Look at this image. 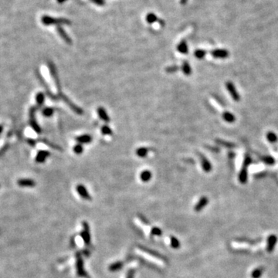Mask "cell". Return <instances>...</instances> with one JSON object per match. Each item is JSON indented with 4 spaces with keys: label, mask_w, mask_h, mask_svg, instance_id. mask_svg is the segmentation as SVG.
<instances>
[{
    "label": "cell",
    "mask_w": 278,
    "mask_h": 278,
    "mask_svg": "<svg viewBox=\"0 0 278 278\" xmlns=\"http://www.w3.org/2000/svg\"><path fill=\"white\" fill-rule=\"evenodd\" d=\"M41 22L45 26L56 25L61 26V25H70L71 22L65 18H54L50 16H43L41 18Z\"/></svg>",
    "instance_id": "6da1fadb"
},
{
    "label": "cell",
    "mask_w": 278,
    "mask_h": 278,
    "mask_svg": "<svg viewBox=\"0 0 278 278\" xmlns=\"http://www.w3.org/2000/svg\"><path fill=\"white\" fill-rule=\"evenodd\" d=\"M47 66L48 68H49V71H50V75H51V77H52L53 80L54 81V83H55V85H56V89L58 91V94H60V93H62V91H61V84H60V79H59V76L58 73H57V70H56V67L55 66L53 63L52 61H50V60H48L47 61Z\"/></svg>",
    "instance_id": "7a4b0ae2"
},
{
    "label": "cell",
    "mask_w": 278,
    "mask_h": 278,
    "mask_svg": "<svg viewBox=\"0 0 278 278\" xmlns=\"http://www.w3.org/2000/svg\"><path fill=\"white\" fill-rule=\"evenodd\" d=\"M37 110V107L36 106H32L29 108V125L31 126L33 130L37 134H40L42 132L41 128L39 125H38L37 120L36 119V112Z\"/></svg>",
    "instance_id": "3957f363"
},
{
    "label": "cell",
    "mask_w": 278,
    "mask_h": 278,
    "mask_svg": "<svg viewBox=\"0 0 278 278\" xmlns=\"http://www.w3.org/2000/svg\"><path fill=\"white\" fill-rule=\"evenodd\" d=\"M252 162L251 158L249 155L246 156L244 162H243V168L241 169L240 174H239V181L243 184H245L247 182V179H248V173H247V168L248 166Z\"/></svg>",
    "instance_id": "277c9868"
},
{
    "label": "cell",
    "mask_w": 278,
    "mask_h": 278,
    "mask_svg": "<svg viewBox=\"0 0 278 278\" xmlns=\"http://www.w3.org/2000/svg\"><path fill=\"white\" fill-rule=\"evenodd\" d=\"M58 96H59V98L62 100L63 102H65V103L68 105L69 108H71V110H73V112L76 113L77 114H79V115H82V114H83V109L80 108V107L77 106L74 103H73V102L71 101L68 97H66V96L65 95L64 93H60V94H58Z\"/></svg>",
    "instance_id": "5b68a950"
},
{
    "label": "cell",
    "mask_w": 278,
    "mask_h": 278,
    "mask_svg": "<svg viewBox=\"0 0 278 278\" xmlns=\"http://www.w3.org/2000/svg\"><path fill=\"white\" fill-rule=\"evenodd\" d=\"M36 77H37V78L39 79V81H40V83H41L42 85H43V87H44V89H45V91H46V93L48 95V97H49V98H50L51 100H53V101H57L60 99V98H59V96L55 95V94H53V93L51 92L50 87H48L47 83H46V82L45 81L44 78L43 77V76H42L41 73H40V71H38V70L36 71Z\"/></svg>",
    "instance_id": "8992f818"
},
{
    "label": "cell",
    "mask_w": 278,
    "mask_h": 278,
    "mask_svg": "<svg viewBox=\"0 0 278 278\" xmlns=\"http://www.w3.org/2000/svg\"><path fill=\"white\" fill-rule=\"evenodd\" d=\"M226 90L228 91V92L230 93V96L232 97V100L235 101H239L240 100V96L238 93V91H237V88L234 86V84L230 82V81H228V82H226Z\"/></svg>",
    "instance_id": "52a82bcc"
},
{
    "label": "cell",
    "mask_w": 278,
    "mask_h": 278,
    "mask_svg": "<svg viewBox=\"0 0 278 278\" xmlns=\"http://www.w3.org/2000/svg\"><path fill=\"white\" fill-rule=\"evenodd\" d=\"M83 230L81 232V235L86 245H89L90 243H91V233H90L89 226L87 224V222H83Z\"/></svg>",
    "instance_id": "ba28073f"
},
{
    "label": "cell",
    "mask_w": 278,
    "mask_h": 278,
    "mask_svg": "<svg viewBox=\"0 0 278 278\" xmlns=\"http://www.w3.org/2000/svg\"><path fill=\"white\" fill-rule=\"evenodd\" d=\"M76 268H77V274L79 277H87V273L84 270L83 267V259L81 256H78L77 258V263H76Z\"/></svg>",
    "instance_id": "9c48e42d"
},
{
    "label": "cell",
    "mask_w": 278,
    "mask_h": 278,
    "mask_svg": "<svg viewBox=\"0 0 278 278\" xmlns=\"http://www.w3.org/2000/svg\"><path fill=\"white\" fill-rule=\"evenodd\" d=\"M211 54L214 58L226 59L229 56L230 53H229L228 50H225V49H216V50H212Z\"/></svg>",
    "instance_id": "30bf717a"
},
{
    "label": "cell",
    "mask_w": 278,
    "mask_h": 278,
    "mask_svg": "<svg viewBox=\"0 0 278 278\" xmlns=\"http://www.w3.org/2000/svg\"><path fill=\"white\" fill-rule=\"evenodd\" d=\"M76 189H77L78 194H79V195H81V197L83 198V199H85V200H89V201L92 199L91 196V195H90L88 191H87V189H86V187L83 185H82V184L77 185Z\"/></svg>",
    "instance_id": "8fae6325"
},
{
    "label": "cell",
    "mask_w": 278,
    "mask_h": 278,
    "mask_svg": "<svg viewBox=\"0 0 278 278\" xmlns=\"http://www.w3.org/2000/svg\"><path fill=\"white\" fill-rule=\"evenodd\" d=\"M50 153L46 150H41L37 152V155L36 156L35 161L37 163H43L46 160L48 157H50Z\"/></svg>",
    "instance_id": "7c38bea8"
},
{
    "label": "cell",
    "mask_w": 278,
    "mask_h": 278,
    "mask_svg": "<svg viewBox=\"0 0 278 278\" xmlns=\"http://www.w3.org/2000/svg\"><path fill=\"white\" fill-rule=\"evenodd\" d=\"M138 248L141 249V250H142L143 252L147 253V254H149L150 256H152V257H154L162 259V260H163V261H165V262H167V260H166V259L165 258V257H163V256L161 255L160 253H157V252L154 251V250H152V249H148V248H146V247H141V246H139Z\"/></svg>",
    "instance_id": "4fadbf2b"
},
{
    "label": "cell",
    "mask_w": 278,
    "mask_h": 278,
    "mask_svg": "<svg viewBox=\"0 0 278 278\" xmlns=\"http://www.w3.org/2000/svg\"><path fill=\"white\" fill-rule=\"evenodd\" d=\"M17 184L20 187L33 188L36 186V182L31 179H19L17 181Z\"/></svg>",
    "instance_id": "5bb4252c"
},
{
    "label": "cell",
    "mask_w": 278,
    "mask_h": 278,
    "mask_svg": "<svg viewBox=\"0 0 278 278\" xmlns=\"http://www.w3.org/2000/svg\"><path fill=\"white\" fill-rule=\"evenodd\" d=\"M56 31L58 33L59 36H60V37L62 38L63 40H64V42L66 43L69 44V45H71L72 44V40H71V38L69 36V35L67 33H66L63 28L62 26H57L56 27Z\"/></svg>",
    "instance_id": "9a60e30c"
},
{
    "label": "cell",
    "mask_w": 278,
    "mask_h": 278,
    "mask_svg": "<svg viewBox=\"0 0 278 278\" xmlns=\"http://www.w3.org/2000/svg\"><path fill=\"white\" fill-rule=\"evenodd\" d=\"M199 158H200V161H201L202 169L205 172H210V171L212 170V164L210 163V161L205 158V156H203L201 154H199Z\"/></svg>",
    "instance_id": "2e32d148"
},
{
    "label": "cell",
    "mask_w": 278,
    "mask_h": 278,
    "mask_svg": "<svg viewBox=\"0 0 278 278\" xmlns=\"http://www.w3.org/2000/svg\"><path fill=\"white\" fill-rule=\"evenodd\" d=\"M277 242V237L275 235H270L267 239V250L270 253L274 249V247L276 246Z\"/></svg>",
    "instance_id": "e0dca14e"
},
{
    "label": "cell",
    "mask_w": 278,
    "mask_h": 278,
    "mask_svg": "<svg viewBox=\"0 0 278 278\" xmlns=\"http://www.w3.org/2000/svg\"><path fill=\"white\" fill-rule=\"evenodd\" d=\"M208 202H209V199L206 196H202L201 199H199V201L198 202L197 204L195 206V212H201L202 210H203L204 208L207 205Z\"/></svg>",
    "instance_id": "ac0fdd59"
},
{
    "label": "cell",
    "mask_w": 278,
    "mask_h": 278,
    "mask_svg": "<svg viewBox=\"0 0 278 278\" xmlns=\"http://www.w3.org/2000/svg\"><path fill=\"white\" fill-rule=\"evenodd\" d=\"M97 111H98V116L100 117V118L103 120L104 122L108 123L110 122V118H109V115L107 113L106 110L104 109V108H102V107H99V108L97 109Z\"/></svg>",
    "instance_id": "d6986e66"
},
{
    "label": "cell",
    "mask_w": 278,
    "mask_h": 278,
    "mask_svg": "<svg viewBox=\"0 0 278 278\" xmlns=\"http://www.w3.org/2000/svg\"><path fill=\"white\" fill-rule=\"evenodd\" d=\"M76 141L79 144H89L91 142L92 137L90 135H82L76 138Z\"/></svg>",
    "instance_id": "ffe728a7"
},
{
    "label": "cell",
    "mask_w": 278,
    "mask_h": 278,
    "mask_svg": "<svg viewBox=\"0 0 278 278\" xmlns=\"http://www.w3.org/2000/svg\"><path fill=\"white\" fill-rule=\"evenodd\" d=\"M177 50H178L179 53L182 54L188 53V52H189V47H188L186 41H185V40L181 41L180 43L178 44V46H177Z\"/></svg>",
    "instance_id": "44dd1931"
},
{
    "label": "cell",
    "mask_w": 278,
    "mask_h": 278,
    "mask_svg": "<svg viewBox=\"0 0 278 278\" xmlns=\"http://www.w3.org/2000/svg\"><path fill=\"white\" fill-rule=\"evenodd\" d=\"M45 101V94L43 92H39L36 94V105L37 108L43 106Z\"/></svg>",
    "instance_id": "7402d4cb"
},
{
    "label": "cell",
    "mask_w": 278,
    "mask_h": 278,
    "mask_svg": "<svg viewBox=\"0 0 278 278\" xmlns=\"http://www.w3.org/2000/svg\"><path fill=\"white\" fill-rule=\"evenodd\" d=\"M152 174L151 171L149 170H144L143 172H141V174H140V179L142 182H147L148 181H150V179H152Z\"/></svg>",
    "instance_id": "603a6c76"
},
{
    "label": "cell",
    "mask_w": 278,
    "mask_h": 278,
    "mask_svg": "<svg viewBox=\"0 0 278 278\" xmlns=\"http://www.w3.org/2000/svg\"><path fill=\"white\" fill-rule=\"evenodd\" d=\"M222 118L225 121L228 123H233L236 120V117L233 115L231 112H229V111H225L222 114Z\"/></svg>",
    "instance_id": "cb8c5ba5"
},
{
    "label": "cell",
    "mask_w": 278,
    "mask_h": 278,
    "mask_svg": "<svg viewBox=\"0 0 278 278\" xmlns=\"http://www.w3.org/2000/svg\"><path fill=\"white\" fill-rule=\"evenodd\" d=\"M148 152H149V149H148V148L141 147L138 148L135 152H136V155H137L138 157H140V158H145V157L147 156Z\"/></svg>",
    "instance_id": "d4e9b609"
},
{
    "label": "cell",
    "mask_w": 278,
    "mask_h": 278,
    "mask_svg": "<svg viewBox=\"0 0 278 278\" xmlns=\"http://www.w3.org/2000/svg\"><path fill=\"white\" fill-rule=\"evenodd\" d=\"M123 267V263L121 261L114 262L109 266V270L111 272H115L120 270Z\"/></svg>",
    "instance_id": "484cf974"
},
{
    "label": "cell",
    "mask_w": 278,
    "mask_h": 278,
    "mask_svg": "<svg viewBox=\"0 0 278 278\" xmlns=\"http://www.w3.org/2000/svg\"><path fill=\"white\" fill-rule=\"evenodd\" d=\"M182 71L183 73L186 76H189L192 73V68L188 61H184L182 63Z\"/></svg>",
    "instance_id": "4316f807"
},
{
    "label": "cell",
    "mask_w": 278,
    "mask_h": 278,
    "mask_svg": "<svg viewBox=\"0 0 278 278\" xmlns=\"http://www.w3.org/2000/svg\"><path fill=\"white\" fill-rule=\"evenodd\" d=\"M263 272H264V268L261 267H260L256 268L255 270H253V272H252V278H260V277H261L262 274H263Z\"/></svg>",
    "instance_id": "83f0119b"
},
{
    "label": "cell",
    "mask_w": 278,
    "mask_h": 278,
    "mask_svg": "<svg viewBox=\"0 0 278 278\" xmlns=\"http://www.w3.org/2000/svg\"><path fill=\"white\" fill-rule=\"evenodd\" d=\"M54 113V109L53 108H50V107H46V108H44L43 110H42V114L43 115V116L46 117V118H49V117H51L53 114Z\"/></svg>",
    "instance_id": "f1b7e54d"
},
{
    "label": "cell",
    "mask_w": 278,
    "mask_h": 278,
    "mask_svg": "<svg viewBox=\"0 0 278 278\" xmlns=\"http://www.w3.org/2000/svg\"><path fill=\"white\" fill-rule=\"evenodd\" d=\"M39 141H40V142H42V143H44V144H45V145H46L50 146V147L52 148H53V149L58 150V151H60V152H61V151H63V149H62V148H61L60 147V146L56 145H54V144L51 143V142H50V141H47L46 139H44V138L43 139V138H42V139H40Z\"/></svg>",
    "instance_id": "f546056e"
},
{
    "label": "cell",
    "mask_w": 278,
    "mask_h": 278,
    "mask_svg": "<svg viewBox=\"0 0 278 278\" xmlns=\"http://www.w3.org/2000/svg\"><path fill=\"white\" fill-rule=\"evenodd\" d=\"M267 139L270 143H275V142H277L278 138L275 133L270 131V132H268L267 134Z\"/></svg>",
    "instance_id": "4dcf8cb0"
},
{
    "label": "cell",
    "mask_w": 278,
    "mask_h": 278,
    "mask_svg": "<svg viewBox=\"0 0 278 278\" xmlns=\"http://www.w3.org/2000/svg\"><path fill=\"white\" fill-rule=\"evenodd\" d=\"M170 240L171 246H172V248H174V249H179V247H180V242H179V240L176 237H171Z\"/></svg>",
    "instance_id": "1f68e13d"
},
{
    "label": "cell",
    "mask_w": 278,
    "mask_h": 278,
    "mask_svg": "<svg viewBox=\"0 0 278 278\" xmlns=\"http://www.w3.org/2000/svg\"><path fill=\"white\" fill-rule=\"evenodd\" d=\"M157 20H158V18L156 16V15L154 14V13H148L146 16V22L150 23V24L154 23Z\"/></svg>",
    "instance_id": "d6a6232c"
},
{
    "label": "cell",
    "mask_w": 278,
    "mask_h": 278,
    "mask_svg": "<svg viewBox=\"0 0 278 278\" xmlns=\"http://www.w3.org/2000/svg\"><path fill=\"white\" fill-rule=\"evenodd\" d=\"M101 133L104 135H112L113 131L108 125H104L101 128Z\"/></svg>",
    "instance_id": "836d02e7"
},
{
    "label": "cell",
    "mask_w": 278,
    "mask_h": 278,
    "mask_svg": "<svg viewBox=\"0 0 278 278\" xmlns=\"http://www.w3.org/2000/svg\"><path fill=\"white\" fill-rule=\"evenodd\" d=\"M194 55L197 59H199V60H201V59H203L204 57L206 55V51L204 50H196L194 53Z\"/></svg>",
    "instance_id": "e575fe53"
},
{
    "label": "cell",
    "mask_w": 278,
    "mask_h": 278,
    "mask_svg": "<svg viewBox=\"0 0 278 278\" xmlns=\"http://www.w3.org/2000/svg\"><path fill=\"white\" fill-rule=\"evenodd\" d=\"M262 162H264L267 165H274L275 160L271 156H264L261 158Z\"/></svg>",
    "instance_id": "d590c367"
},
{
    "label": "cell",
    "mask_w": 278,
    "mask_h": 278,
    "mask_svg": "<svg viewBox=\"0 0 278 278\" xmlns=\"http://www.w3.org/2000/svg\"><path fill=\"white\" fill-rule=\"evenodd\" d=\"M179 66H176V65H173V66H168V67H166L165 68V71L167 73H174V72H176L177 71H179Z\"/></svg>",
    "instance_id": "8d00e7d4"
},
{
    "label": "cell",
    "mask_w": 278,
    "mask_h": 278,
    "mask_svg": "<svg viewBox=\"0 0 278 278\" xmlns=\"http://www.w3.org/2000/svg\"><path fill=\"white\" fill-rule=\"evenodd\" d=\"M73 152H74L75 153L77 154V155H80V154L82 153V152H83V145H82L81 144H77V145H76L73 147Z\"/></svg>",
    "instance_id": "74e56055"
},
{
    "label": "cell",
    "mask_w": 278,
    "mask_h": 278,
    "mask_svg": "<svg viewBox=\"0 0 278 278\" xmlns=\"http://www.w3.org/2000/svg\"><path fill=\"white\" fill-rule=\"evenodd\" d=\"M151 233H152V235H154V236H162V231L158 227H152V230H151Z\"/></svg>",
    "instance_id": "f35d334b"
},
{
    "label": "cell",
    "mask_w": 278,
    "mask_h": 278,
    "mask_svg": "<svg viewBox=\"0 0 278 278\" xmlns=\"http://www.w3.org/2000/svg\"><path fill=\"white\" fill-rule=\"evenodd\" d=\"M36 141H37L36 140H34V139H33V138L27 139V143L29 144V145H31L32 147H34V146L36 145V144L37 143Z\"/></svg>",
    "instance_id": "ab89813d"
},
{
    "label": "cell",
    "mask_w": 278,
    "mask_h": 278,
    "mask_svg": "<svg viewBox=\"0 0 278 278\" xmlns=\"http://www.w3.org/2000/svg\"><path fill=\"white\" fill-rule=\"evenodd\" d=\"M91 1L98 6H104V3H105L104 0H91Z\"/></svg>",
    "instance_id": "60d3db41"
},
{
    "label": "cell",
    "mask_w": 278,
    "mask_h": 278,
    "mask_svg": "<svg viewBox=\"0 0 278 278\" xmlns=\"http://www.w3.org/2000/svg\"><path fill=\"white\" fill-rule=\"evenodd\" d=\"M134 275H135V270H130L128 272L126 278H134Z\"/></svg>",
    "instance_id": "b9f144b4"
},
{
    "label": "cell",
    "mask_w": 278,
    "mask_h": 278,
    "mask_svg": "<svg viewBox=\"0 0 278 278\" xmlns=\"http://www.w3.org/2000/svg\"><path fill=\"white\" fill-rule=\"evenodd\" d=\"M220 141L219 143L221 144V145H226V146H229V147H233V146H234V145H232V144L225 143L226 141Z\"/></svg>",
    "instance_id": "7bdbcfd3"
},
{
    "label": "cell",
    "mask_w": 278,
    "mask_h": 278,
    "mask_svg": "<svg viewBox=\"0 0 278 278\" xmlns=\"http://www.w3.org/2000/svg\"><path fill=\"white\" fill-rule=\"evenodd\" d=\"M138 218L140 219V220H141V221H142V222H145V224H148V221H147V220H146V219L145 218V217H143V216H141V215H139V216H138Z\"/></svg>",
    "instance_id": "ee69618b"
},
{
    "label": "cell",
    "mask_w": 278,
    "mask_h": 278,
    "mask_svg": "<svg viewBox=\"0 0 278 278\" xmlns=\"http://www.w3.org/2000/svg\"><path fill=\"white\" fill-rule=\"evenodd\" d=\"M3 129H4V127L2 125H0V135L2 134V131H3Z\"/></svg>",
    "instance_id": "f6af8a7d"
},
{
    "label": "cell",
    "mask_w": 278,
    "mask_h": 278,
    "mask_svg": "<svg viewBox=\"0 0 278 278\" xmlns=\"http://www.w3.org/2000/svg\"><path fill=\"white\" fill-rule=\"evenodd\" d=\"M56 1H57L59 3H63V2H66V0H56Z\"/></svg>",
    "instance_id": "bcb514c9"
},
{
    "label": "cell",
    "mask_w": 278,
    "mask_h": 278,
    "mask_svg": "<svg viewBox=\"0 0 278 278\" xmlns=\"http://www.w3.org/2000/svg\"><path fill=\"white\" fill-rule=\"evenodd\" d=\"M181 2H182V4H184L185 2H186V0H182V1H181Z\"/></svg>",
    "instance_id": "7dc6e473"
},
{
    "label": "cell",
    "mask_w": 278,
    "mask_h": 278,
    "mask_svg": "<svg viewBox=\"0 0 278 278\" xmlns=\"http://www.w3.org/2000/svg\"><path fill=\"white\" fill-rule=\"evenodd\" d=\"M88 278H89V277H88Z\"/></svg>",
    "instance_id": "c3c4849f"
}]
</instances>
